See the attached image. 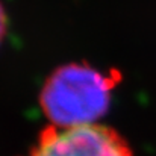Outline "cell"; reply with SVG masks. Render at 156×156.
Here are the masks:
<instances>
[{"instance_id":"cell-3","label":"cell","mask_w":156,"mask_h":156,"mask_svg":"<svg viewBox=\"0 0 156 156\" xmlns=\"http://www.w3.org/2000/svg\"><path fill=\"white\" fill-rule=\"evenodd\" d=\"M8 30H9V15H8L5 5L0 0V47L3 46V43L8 37Z\"/></svg>"},{"instance_id":"cell-2","label":"cell","mask_w":156,"mask_h":156,"mask_svg":"<svg viewBox=\"0 0 156 156\" xmlns=\"http://www.w3.org/2000/svg\"><path fill=\"white\" fill-rule=\"evenodd\" d=\"M27 156H132V150L117 130L97 123L79 127L47 126Z\"/></svg>"},{"instance_id":"cell-1","label":"cell","mask_w":156,"mask_h":156,"mask_svg":"<svg viewBox=\"0 0 156 156\" xmlns=\"http://www.w3.org/2000/svg\"><path fill=\"white\" fill-rule=\"evenodd\" d=\"M117 79L85 61L62 64L47 74L38 103L53 127L97 124L108 114Z\"/></svg>"}]
</instances>
